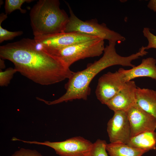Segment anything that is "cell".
Listing matches in <instances>:
<instances>
[{
  "mask_svg": "<svg viewBox=\"0 0 156 156\" xmlns=\"http://www.w3.org/2000/svg\"><path fill=\"white\" fill-rule=\"evenodd\" d=\"M1 59L12 62L18 72L33 81L49 85L69 79L74 72L60 60L23 38L0 47Z\"/></svg>",
  "mask_w": 156,
  "mask_h": 156,
  "instance_id": "cell-1",
  "label": "cell"
},
{
  "mask_svg": "<svg viewBox=\"0 0 156 156\" xmlns=\"http://www.w3.org/2000/svg\"><path fill=\"white\" fill-rule=\"evenodd\" d=\"M116 42H109L105 48L104 53L99 60L88 65L84 69L74 72L65 84L66 92L58 99L52 101L44 100L46 104L51 105L76 99L86 100L90 94V84L95 77L106 68L115 65L124 66H135L132 61L137 59L138 55L133 54L122 56L118 54L115 48Z\"/></svg>",
  "mask_w": 156,
  "mask_h": 156,
  "instance_id": "cell-2",
  "label": "cell"
},
{
  "mask_svg": "<svg viewBox=\"0 0 156 156\" xmlns=\"http://www.w3.org/2000/svg\"><path fill=\"white\" fill-rule=\"evenodd\" d=\"M34 36L64 32L69 17L58 0H40L30 14Z\"/></svg>",
  "mask_w": 156,
  "mask_h": 156,
  "instance_id": "cell-3",
  "label": "cell"
},
{
  "mask_svg": "<svg viewBox=\"0 0 156 156\" xmlns=\"http://www.w3.org/2000/svg\"><path fill=\"white\" fill-rule=\"evenodd\" d=\"M104 40L99 38L64 47H42V49L70 67L73 63L79 60L101 55L105 48Z\"/></svg>",
  "mask_w": 156,
  "mask_h": 156,
  "instance_id": "cell-4",
  "label": "cell"
},
{
  "mask_svg": "<svg viewBox=\"0 0 156 156\" xmlns=\"http://www.w3.org/2000/svg\"><path fill=\"white\" fill-rule=\"evenodd\" d=\"M70 13L68 22L64 32H78L106 40L109 42L124 41L125 38L120 34L111 30L104 23L99 24L96 20L83 21L74 14L68 4Z\"/></svg>",
  "mask_w": 156,
  "mask_h": 156,
  "instance_id": "cell-5",
  "label": "cell"
},
{
  "mask_svg": "<svg viewBox=\"0 0 156 156\" xmlns=\"http://www.w3.org/2000/svg\"><path fill=\"white\" fill-rule=\"evenodd\" d=\"M21 141L27 143L49 146L54 149L56 154L60 156H87L93 144L90 141L80 136L57 142Z\"/></svg>",
  "mask_w": 156,
  "mask_h": 156,
  "instance_id": "cell-6",
  "label": "cell"
},
{
  "mask_svg": "<svg viewBox=\"0 0 156 156\" xmlns=\"http://www.w3.org/2000/svg\"><path fill=\"white\" fill-rule=\"evenodd\" d=\"M99 38L78 32H63L34 36V39L42 47L58 48Z\"/></svg>",
  "mask_w": 156,
  "mask_h": 156,
  "instance_id": "cell-7",
  "label": "cell"
},
{
  "mask_svg": "<svg viewBox=\"0 0 156 156\" xmlns=\"http://www.w3.org/2000/svg\"><path fill=\"white\" fill-rule=\"evenodd\" d=\"M126 82L118 70L104 74L98 80L95 92L97 99L101 103L106 105Z\"/></svg>",
  "mask_w": 156,
  "mask_h": 156,
  "instance_id": "cell-8",
  "label": "cell"
},
{
  "mask_svg": "<svg viewBox=\"0 0 156 156\" xmlns=\"http://www.w3.org/2000/svg\"><path fill=\"white\" fill-rule=\"evenodd\" d=\"M107 131L110 143L127 144L131 137V131L126 111L114 112L107 123Z\"/></svg>",
  "mask_w": 156,
  "mask_h": 156,
  "instance_id": "cell-9",
  "label": "cell"
},
{
  "mask_svg": "<svg viewBox=\"0 0 156 156\" xmlns=\"http://www.w3.org/2000/svg\"><path fill=\"white\" fill-rule=\"evenodd\" d=\"M126 112L131 127V137L144 132L155 131L156 118L136 103Z\"/></svg>",
  "mask_w": 156,
  "mask_h": 156,
  "instance_id": "cell-10",
  "label": "cell"
},
{
  "mask_svg": "<svg viewBox=\"0 0 156 156\" xmlns=\"http://www.w3.org/2000/svg\"><path fill=\"white\" fill-rule=\"evenodd\" d=\"M137 88L134 81L131 80L127 82L106 105L114 112L118 111H127L136 103Z\"/></svg>",
  "mask_w": 156,
  "mask_h": 156,
  "instance_id": "cell-11",
  "label": "cell"
},
{
  "mask_svg": "<svg viewBox=\"0 0 156 156\" xmlns=\"http://www.w3.org/2000/svg\"><path fill=\"white\" fill-rule=\"evenodd\" d=\"M126 82L138 77H147L156 81V60L152 57L142 59L141 63L129 70L120 68Z\"/></svg>",
  "mask_w": 156,
  "mask_h": 156,
  "instance_id": "cell-12",
  "label": "cell"
},
{
  "mask_svg": "<svg viewBox=\"0 0 156 156\" xmlns=\"http://www.w3.org/2000/svg\"><path fill=\"white\" fill-rule=\"evenodd\" d=\"M136 103L142 109L156 118V91L137 87Z\"/></svg>",
  "mask_w": 156,
  "mask_h": 156,
  "instance_id": "cell-13",
  "label": "cell"
},
{
  "mask_svg": "<svg viewBox=\"0 0 156 156\" xmlns=\"http://www.w3.org/2000/svg\"><path fill=\"white\" fill-rule=\"evenodd\" d=\"M136 148L148 151L156 149V132L150 131L143 132L131 137L127 144Z\"/></svg>",
  "mask_w": 156,
  "mask_h": 156,
  "instance_id": "cell-14",
  "label": "cell"
},
{
  "mask_svg": "<svg viewBox=\"0 0 156 156\" xmlns=\"http://www.w3.org/2000/svg\"><path fill=\"white\" fill-rule=\"evenodd\" d=\"M106 149L109 156H142L148 152L120 143L107 144Z\"/></svg>",
  "mask_w": 156,
  "mask_h": 156,
  "instance_id": "cell-15",
  "label": "cell"
},
{
  "mask_svg": "<svg viewBox=\"0 0 156 156\" xmlns=\"http://www.w3.org/2000/svg\"><path fill=\"white\" fill-rule=\"evenodd\" d=\"M7 17V14L2 13L0 15V43L5 40H10L15 37L21 35L23 34L22 31H11L2 27L1 24L3 21Z\"/></svg>",
  "mask_w": 156,
  "mask_h": 156,
  "instance_id": "cell-16",
  "label": "cell"
},
{
  "mask_svg": "<svg viewBox=\"0 0 156 156\" xmlns=\"http://www.w3.org/2000/svg\"><path fill=\"white\" fill-rule=\"evenodd\" d=\"M33 1L32 0H6L5 5V14L7 15L9 14L16 10H20L22 13H25L26 10L21 8L23 4L25 2L29 3Z\"/></svg>",
  "mask_w": 156,
  "mask_h": 156,
  "instance_id": "cell-17",
  "label": "cell"
},
{
  "mask_svg": "<svg viewBox=\"0 0 156 156\" xmlns=\"http://www.w3.org/2000/svg\"><path fill=\"white\" fill-rule=\"evenodd\" d=\"M107 144L105 140H97L93 143L92 148L87 156H108L106 149Z\"/></svg>",
  "mask_w": 156,
  "mask_h": 156,
  "instance_id": "cell-18",
  "label": "cell"
},
{
  "mask_svg": "<svg viewBox=\"0 0 156 156\" xmlns=\"http://www.w3.org/2000/svg\"><path fill=\"white\" fill-rule=\"evenodd\" d=\"M14 68L10 67L3 71H0V85L1 86H7L10 83L14 74L17 72Z\"/></svg>",
  "mask_w": 156,
  "mask_h": 156,
  "instance_id": "cell-19",
  "label": "cell"
},
{
  "mask_svg": "<svg viewBox=\"0 0 156 156\" xmlns=\"http://www.w3.org/2000/svg\"><path fill=\"white\" fill-rule=\"evenodd\" d=\"M142 32L144 36L147 38L148 42L147 45L144 47L145 50L151 48L156 49V36L150 31L148 28H144Z\"/></svg>",
  "mask_w": 156,
  "mask_h": 156,
  "instance_id": "cell-20",
  "label": "cell"
},
{
  "mask_svg": "<svg viewBox=\"0 0 156 156\" xmlns=\"http://www.w3.org/2000/svg\"><path fill=\"white\" fill-rule=\"evenodd\" d=\"M11 156H42L35 150H31L21 148L16 151Z\"/></svg>",
  "mask_w": 156,
  "mask_h": 156,
  "instance_id": "cell-21",
  "label": "cell"
},
{
  "mask_svg": "<svg viewBox=\"0 0 156 156\" xmlns=\"http://www.w3.org/2000/svg\"><path fill=\"white\" fill-rule=\"evenodd\" d=\"M147 7L151 10L156 12V0H150L148 4Z\"/></svg>",
  "mask_w": 156,
  "mask_h": 156,
  "instance_id": "cell-22",
  "label": "cell"
},
{
  "mask_svg": "<svg viewBox=\"0 0 156 156\" xmlns=\"http://www.w3.org/2000/svg\"><path fill=\"white\" fill-rule=\"evenodd\" d=\"M0 70H2L5 67V65L3 60L1 58L0 59Z\"/></svg>",
  "mask_w": 156,
  "mask_h": 156,
  "instance_id": "cell-23",
  "label": "cell"
}]
</instances>
